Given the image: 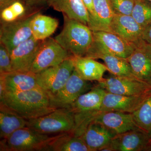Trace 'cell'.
Here are the masks:
<instances>
[{
	"label": "cell",
	"instance_id": "1",
	"mask_svg": "<svg viewBox=\"0 0 151 151\" xmlns=\"http://www.w3.org/2000/svg\"><path fill=\"white\" fill-rule=\"evenodd\" d=\"M0 106H3L26 120L36 119L55 110L50 98L40 88L18 92H4L0 95Z\"/></svg>",
	"mask_w": 151,
	"mask_h": 151
},
{
	"label": "cell",
	"instance_id": "2",
	"mask_svg": "<svg viewBox=\"0 0 151 151\" xmlns=\"http://www.w3.org/2000/svg\"><path fill=\"white\" fill-rule=\"evenodd\" d=\"M63 16V29L55 40L73 56H85L93 43L92 31L81 22Z\"/></svg>",
	"mask_w": 151,
	"mask_h": 151
},
{
	"label": "cell",
	"instance_id": "3",
	"mask_svg": "<svg viewBox=\"0 0 151 151\" xmlns=\"http://www.w3.org/2000/svg\"><path fill=\"white\" fill-rule=\"evenodd\" d=\"M106 91L98 84L81 95L70 106L75 119L73 134L81 137L89 124L101 112V105Z\"/></svg>",
	"mask_w": 151,
	"mask_h": 151
},
{
	"label": "cell",
	"instance_id": "4",
	"mask_svg": "<svg viewBox=\"0 0 151 151\" xmlns=\"http://www.w3.org/2000/svg\"><path fill=\"white\" fill-rule=\"evenodd\" d=\"M57 135L41 134L29 127H24L14 132L8 137L1 139L0 151H46Z\"/></svg>",
	"mask_w": 151,
	"mask_h": 151
},
{
	"label": "cell",
	"instance_id": "5",
	"mask_svg": "<svg viewBox=\"0 0 151 151\" xmlns=\"http://www.w3.org/2000/svg\"><path fill=\"white\" fill-rule=\"evenodd\" d=\"M27 127L47 135L73 133L75 128L74 115L70 108H56L44 116L27 120Z\"/></svg>",
	"mask_w": 151,
	"mask_h": 151
},
{
	"label": "cell",
	"instance_id": "6",
	"mask_svg": "<svg viewBox=\"0 0 151 151\" xmlns=\"http://www.w3.org/2000/svg\"><path fill=\"white\" fill-rule=\"evenodd\" d=\"M39 10L33 11L15 21L1 23L0 43L9 52L32 37L31 22Z\"/></svg>",
	"mask_w": 151,
	"mask_h": 151
},
{
	"label": "cell",
	"instance_id": "7",
	"mask_svg": "<svg viewBox=\"0 0 151 151\" xmlns=\"http://www.w3.org/2000/svg\"><path fill=\"white\" fill-rule=\"evenodd\" d=\"M74 70L72 55L59 65L36 73L38 86L50 97L62 88Z\"/></svg>",
	"mask_w": 151,
	"mask_h": 151
},
{
	"label": "cell",
	"instance_id": "8",
	"mask_svg": "<svg viewBox=\"0 0 151 151\" xmlns=\"http://www.w3.org/2000/svg\"><path fill=\"white\" fill-rule=\"evenodd\" d=\"M93 86L90 81L81 78L74 70L62 88L50 96L51 105L55 109L70 108L78 97L89 91Z\"/></svg>",
	"mask_w": 151,
	"mask_h": 151
},
{
	"label": "cell",
	"instance_id": "9",
	"mask_svg": "<svg viewBox=\"0 0 151 151\" xmlns=\"http://www.w3.org/2000/svg\"><path fill=\"white\" fill-rule=\"evenodd\" d=\"M71 56L54 38H48L41 42L30 72L36 74L59 65Z\"/></svg>",
	"mask_w": 151,
	"mask_h": 151
},
{
	"label": "cell",
	"instance_id": "10",
	"mask_svg": "<svg viewBox=\"0 0 151 151\" xmlns=\"http://www.w3.org/2000/svg\"><path fill=\"white\" fill-rule=\"evenodd\" d=\"M97 84L108 93L126 95L142 96L151 93V84L137 78L113 75L103 78Z\"/></svg>",
	"mask_w": 151,
	"mask_h": 151
},
{
	"label": "cell",
	"instance_id": "11",
	"mask_svg": "<svg viewBox=\"0 0 151 151\" xmlns=\"http://www.w3.org/2000/svg\"><path fill=\"white\" fill-rule=\"evenodd\" d=\"M85 57L100 59L104 61L108 71L112 75L122 77L137 78L134 75L129 63L127 59L111 53L100 44L93 40V43Z\"/></svg>",
	"mask_w": 151,
	"mask_h": 151
},
{
	"label": "cell",
	"instance_id": "12",
	"mask_svg": "<svg viewBox=\"0 0 151 151\" xmlns=\"http://www.w3.org/2000/svg\"><path fill=\"white\" fill-rule=\"evenodd\" d=\"M127 60L135 77L151 84V46L142 40Z\"/></svg>",
	"mask_w": 151,
	"mask_h": 151
},
{
	"label": "cell",
	"instance_id": "13",
	"mask_svg": "<svg viewBox=\"0 0 151 151\" xmlns=\"http://www.w3.org/2000/svg\"><path fill=\"white\" fill-rule=\"evenodd\" d=\"M41 41L32 37L10 52L13 71H30Z\"/></svg>",
	"mask_w": 151,
	"mask_h": 151
},
{
	"label": "cell",
	"instance_id": "14",
	"mask_svg": "<svg viewBox=\"0 0 151 151\" xmlns=\"http://www.w3.org/2000/svg\"><path fill=\"white\" fill-rule=\"evenodd\" d=\"M93 122L102 124L116 135L131 130L140 129L132 113L119 111L101 112Z\"/></svg>",
	"mask_w": 151,
	"mask_h": 151
},
{
	"label": "cell",
	"instance_id": "15",
	"mask_svg": "<svg viewBox=\"0 0 151 151\" xmlns=\"http://www.w3.org/2000/svg\"><path fill=\"white\" fill-rule=\"evenodd\" d=\"M39 88L36 74L32 72L12 71L0 74V95L4 92L16 93Z\"/></svg>",
	"mask_w": 151,
	"mask_h": 151
},
{
	"label": "cell",
	"instance_id": "16",
	"mask_svg": "<svg viewBox=\"0 0 151 151\" xmlns=\"http://www.w3.org/2000/svg\"><path fill=\"white\" fill-rule=\"evenodd\" d=\"M150 139V135L142 130H131L114 136L109 145L113 151H145Z\"/></svg>",
	"mask_w": 151,
	"mask_h": 151
},
{
	"label": "cell",
	"instance_id": "17",
	"mask_svg": "<svg viewBox=\"0 0 151 151\" xmlns=\"http://www.w3.org/2000/svg\"><path fill=\"white\" fill-rule=\"evenodd\" d=\"M93 39L111 53L127 59L132 54L134 45L128 42L116 34L103 31H92Z\"/></svg>",
	"mask_w": 151,
	"mask_h": 151
},
{
	"label": "cell",
	"instance_id": "18",
	"mask_svg": "<svg viewBox=\"0 0 151 151\" xmlns=\"http://www.w3.org/2000/svg\"><path fill=\"white\" fill-rule=\"evenodd\" d=\"M111 32L116 34L134 45L142 40L144 29L132 15L115 14L111 23Z\"/></svg>",
	"mask_w": 151,
	"mask_h": 151
},
{
	"label": "cell",
	"instance_id": "19",
	"mask_svg": "<svg viewBox=\"0 0 151 151\" xmlns=\"http://www.w3.org/2000/svg\"><path fill=\"white\" fill-rule=\"evenodd\" d=\"M150 94L142 96H126L107 92L103 99L100 111L133 113Z\"/></svg>",
	"mask_w": 151,
	"mask_h": 151
},
{
	"label": "cell",
	"instance_id": "20",
	"mask_svg": "<svg viewBox=\"0 0 151 151\" xmlns=\"http://www.w3.org/2000/svg\"><path fill=\"white\" fill-rule=\"evenodd\" d=\"M115 136L102 124L92 122L81 137L91 151H96L108 145Z\"/></svg>",
	"mask_w": 151,
	"mask_h": 151
},
{
	"label": "cell",
	"instance_id": "21",
	"mask_svg": "<svg viewBox=\"0 0 151 151\" xmlns=\"http://www.w3.org/2000/svg\"><path fill=\"white\" fill-rule=\"evenodd\" d=\"M94 13L89 17L88 26L92 31L111 32V27L115 13L110 0H93Z\"/></svg>",
	"mask_w": 151,
	"mask_h": 151
},
{
	"label": "cell",
	"instance_id": "22",
	"mask_svg": "<svg viewBox=\"0 0 151 151\" xmlns=\"http://www.w3.org/2000/svg\"><path fill=\"white\" fill-rule=\"evenodd\" d=\"M74 70L84 80L89 81H101L108 68L105 64L87 57L73 56Z\"/></svg>",
	"mask_w": 151,
	"mask_h": 151
},
{
	"label": "cell",
	"instance_id": "23",
	"mask_svg": "<svg viewBox=\"0 0 151 151\" xmlns=\"http://www.w3.org/2000/svg\"><path fill=\"white\" fill-rule=\"evenodd\" d=\"M47 4L69 18L88 25L89 12L82 0H47Z\"/></svg>",
	"mask_w": 151,
	"mask_h": 151
},
{
	"label": "cell",
	"instance_id": "24",
	"mask_svg": "<svg viewBox=\"0 0 151 151\" xmlns=\"http://www.w3.org/2000/svg\"><path fill=\"white\" fill-rule=\"evenodd\" d=\"M91 151L81 137L73 133L58 134L51 141L46 151Z\"/></svg>",
	"mask_w": 151,
	"mask_h": 151
},
{
	"label": "cell",
	"instance_id": "25",
	"mask_svg": "<svg viewBox=\"0 0 151 151\" xmlns=\"http://www.w3.org/2000/svg\"><path fill=\"white\" fill-rule=\"evenodd\" d=\"M58 25L57 19L41 14L39 12L31 22L32 37L37 40H45L55 32Z\"/></svg>",
	"mask_w": 151,
	"mask_h": 151
},
{
	"label": "cell",
	"instance_id": "26",
	"mask_svg": "<svg viewBox=\"0 0 151 151\" xmlns=\"http://www.w3.org/2000/svg\"><path fill=\"white\" fill-rule=\"evenodd\" d=\"M27 120L0 106V138L8 137L17 130L27 127Z\"/></svg>",
	"mask_w": 151,
	"mask_h": 151
},
{
	"label": "cell",
	"instance_id": "27",
	"mask_svg": "<svg viewBox=\"0 0 151 151\" xmlns=\"http://www.w3.org/2000/svg\"><path fill=\"white\" fill-rule=\"evenodd\" d=\"M132 113L138 127L151 137V93L140 106Z\"/></svg>",
	"mask_w": 151,
	"mask_h": 151
},
{
	"label": "cell",
	"instance_id": "28",
	"mask_svg": "<svg viewBox=\"0 0 151 151\" xmlns=\"http://www.w3.org/2000/svg\"><path fill=\"white\" fill-rule=\"evenodd\" d=\"M131 15L144 29L151 23V3L148 0H135Z\"/></svg>",
	"mask_w": 151,
	"mask_h": 151
},
{
	"label": "cell",
	"instance_id": "29",
	"mask_svg": "<svg viewBox=\"0 0 151 151\" xmlns=\"http://www.w3.org/2000/svg\"><path fill=\"white\" fill-rule=\"evenodd\" d=\"M28 10L22 1H17L1 11V22H10L24 17Z\"/></svg>",
	"mask_w": 151,
	"mask_h": 151
},
{
	"label": "cell",
	"instance_id": "30",
	"mask_svg": "<svg viewBox=\"0 0 151 151\" xmlns=\"http://www.w3.org/2000/svg\"><path fill=\"white\" fill-rule=\"evenodd\" d=\"M135 0H110L113 11L117 14L131 15Z\"/></svg>",
	"mask_w": 151,
	"mask_h": 151
},
{
	"label": "cell",
	"instance_id": "31",
	"mask_svg": "<svg viewBox=\"0 0 151 151\" xmlns=\"http://www.w3.org/2000/svg\"><path fill=\"white\" fill-rule=\"evenodd\" d=\"M12 71L10 53L2 44L0 43V74Z\"/></svg>",
	"mask_w": 151,
	"mask_h": 151
},
{
	"label": "cell",
	"instance_id": "32",
	"mask_svg": "<svg viewBox=\"0 0 151 151\" xmlns=\"http://www.w3.org/2000/svg\"><path fill=\"white\" fill-rule=\"evenodd\" d=\"M47 0H23L25 5L26 6L27 9H29L31 12L32 9L36 10V8L42 6L43 4L47 3Z\"/></svg>",
	"mask_w": 151,
	"mask_h": 151
},
{
	"label": "cell",
	"instance_id": "33",
	"mask_svg": "<svg viewBox=\"0 0 151 151\" xmlns=\"http://www.w3.org/2000/svg\"><path fill=\"white\" fill-rule=\"evenodd\" d=\"M142 38L146 43L151 46V23L144 29Z\"/></svg>",
	"mask_w": 151,
	"mask_h": 151
},
{
	"label": "cell",
	"instance_id": "34",
	"mask_svg": "<svg viewBox=\"0 0 151 151\" xmlns=\"http://www.w3.org/2000/svg\"><path fill=\"white\" fill-rule=\"evenodd\" d=\"M84 6L88 11L89 17L92 16L94 13V1L93 0H82Z\"/></svg>",
	"mask_w": 151,
	"mask_h": 151
},
{
	"label": "cell",
	"instance_id": "35",
	"mask_svg": "<svg viewBox=\"0 0 151 151\" xmlns=\"http://www.w3.org/2000/svg\"><path fill=\"white\" fill-rule=\"evenodd\" d=\"M17 1H23V0H0V11L2 10Z\"/></svg>",
	"mask_w": 151,
	"mask_h": 151
},
{
	"label": "cell",
	"instance_id": "36",
	"mask_svg": "<svg viewBox=\"0 0 151 151\" xmlns=\"http://www.w3.org/2000/svg\"><path fill=\"white\" fill-rule=\"evenodd\" d=\"M145 151H151V142H149L148 145L147 146V147L145 149Z\"/></svg>",
	"mask_w": 151,
	"mask_h": 151
},
{
	"label": "cell",
	"instance_id": "37",
	"mask_svg": "<svg viewBox=\"0 0 151 151\" xmlns=\"http://www.w3.org/2000/svg\"><path fill=\"white\" fill-rule=\"evenodd\" d=\"M150 142H151V136L150 137Z\"/></svg>",
	"mask_w": 151,
	"mask_h": 151
},
{
	"label": "cell",
	"instance_id": "38",
	"mask_svg": "<svg viewBox=\"0 0 151 151\" xmlns=\"http://www.w3.org/2000/svg\"><path fill=\"white\" fill-rule=\"evenodd\" d=\"M148 1H150L151 3V0H148Z\"/></svg>",
	"mask_w": 151,
	"mask_h": 151
}]
</instances>
